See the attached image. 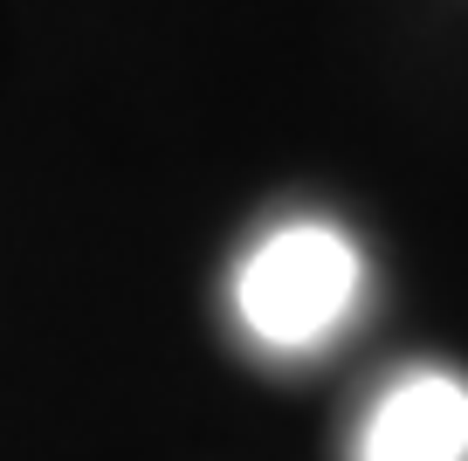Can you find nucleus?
<instances>
[{
    "instance_id": "f257e3e1",
    "label": "nucleus",
    "mask_w": 468,
    "mask_h": 461,
    "mask_svg": "<svg viewBox=\"0 0 468 461\" xmlns=\"http://www.w3.org/2000/svg\"><path fill=\"white\" fill-rule=\"evenodd\" d=\"M366 289V262L324 220H290L234 275V310L249 324L255 345L269 351H317L337 324L351 317V303Z\"/></svg>"
},
{
    "instance_id": "f03ea898",
    "label": "nucleus",
    "mask_w": 468,
    "mask_h": 461,
    "mask_svg": "<svg viewBox=\"0 0 468 461\" xmlns=\"http://www.w3.org/2000/svg\"><path fill=\"white\" fill-rule=\"evenodd\" d=\"M358 461H468V386L454 372H407L379 392Z\"/></svg>"
}]
</instances>
